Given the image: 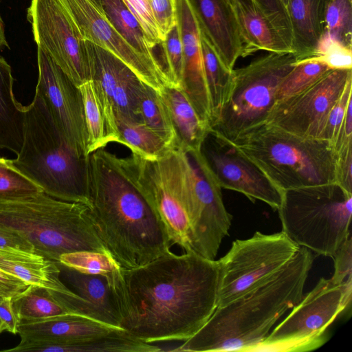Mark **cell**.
I'll use <instances>...</instances> for the list:
<instances>
[{"label":"cell","instance_id":"cell-32","mask_svg":"<svg viewBox=\"0 0 352 352\" xmlns=\"http://www.w3.org/2000/svg\"><path fill=\"white\" fill-rule=\"evenodd\" d=\"M140 120L175 149V134L166 107L156 90L143 83L138 101Z\"/></svg>","mask_w":352,"mask_h":352},{"label":"cell","instance_id":"cell-4","mask_svg":"<svg viewBox=\"0 0 352 352\" xmlns=\"http://www.w3.org/2000/svg\"><path fill=\"white\" fill-rule=\"evenodd\" d=\"M0 224L19 233L35 252L57 263L61 254L76 251L109 253L87 205L44 192L0 199Z\"/></svg>","mask_w":352,"mask_h":352},{"label":"cell","instance_id":"cell-19","mask_svg":"<svg viewBox=\"0 0 352 352\" xmlns=\"http://www.w3.org/2000/svg\"><path fill=\"white\" fill-rule=\"evenodd\" d=\"M200 30L230 70L243 57V43L230 0H190Z\"/></svg>","mask_w":352,"mask_h":352},{"label":"cell","instance_id":"cell-33","mask_svg":"<svg viewBox=\"0 0 352 352\" xmlns=\"http://www.w3.org/2000/svg\"><path fill=\"white\" fill-rule=\"evenodd\" d=\"M103 11L120 34L141 54L156 58L146 43L142 28L137 19L122 0H102Z\"/></svg>","mask_w":352,"mask_h":352},{"label":"cell","instance_id":"cell-20","mask_svg":"<svg viewBox=\"0 0 352 352\" xmlns=\"http://www.w3.org/2000/svg\"><path fill=\"white\" fill-rule=\"evenodd\" d=\"M329 1H288L286 9L292 29V52L296 58V63L316 57L325 34V17Z\"/></svg>","mask_w":352,"mask_h":352},{"label":"cell","instance_id":"cell-31","mask_svg":"<svg viewBox=\"0 0 352 352\" xmlns=\"http://www.w3.org/2000/svg\"><path fill=\"white\" fill-rule=\"evenodd\" d=\"M81 92L87 130V154L102 148L111 142L108 125L102 107L93 81L78 87Z\"/></svg>","mask_w":352,"mask_h":352},{"label":"cell","instance_id":"cell-1","mask_svg":"<svg viewBox=\"0 0 352 352\" xmlns=\"http://www.w3.org/2000/svg\"><path fill=\"white\" fill-rule=\"evenodd\" d=\"M107 280L119 327L146 343L184 341L217 307L218 261L170 251L135 268L121 267Z\"/></svg>","mask_w":352,"mask_h":352},{"label":"cell","instance_id":"cell-3","mask_svg":"<svg viewBox=\"0 0 352 352\" xmlns=\"http://www.w3.org/2000/svg\"><path fill=\"white\" fill-rule=\"evenodd\" d=\"M314 257L300 247L275 273L217 307L206 323L174 351H253L276 321L301 300Z\"/></svg>","mask_w":352,"mask_h":352},{"label":"cell","instance_id":"cell-25","mask_svg":"<svg viewBox=\"0 0 352 352\" xmlns=\"http://www.w3.org/2000/svg\"><path fill=\"white\" fill-rule=\"evenodd\" d=\"M14 80L10 65L0 57V148L17 155L23 141L25 106L14 97Z\"/></svg>","mask_w":352,"mask_h":352},{"label":"cell","instance_id":"cell-36","mask_svg":"<svg viewBox=\"0 0 352 352\" xmlns=\"http://www.w3.org/2000/svg\"><path fill=\"white\" fill-rule=\"evenodd\" d=\"M325 28L324 36L352 49V0H329Z\"/></svg>","mask_w":352,"mask_h":352},{"label":"cell","instance_id":"cell-53","mask_svg":"<svg viewBox=\"0 0 352 352\" xmlns=\"http://www.w3.org/2000/svg\"><path fill=\"white\" fill-rule=\"evenodd\" d=\"M0 296H3L0 293Z\"/></svg>","mask_w":352,"mask_h":352},{"label":"cell","instance_id":"cell-12","mask_svg":"<svg viewBox=\"0 0 352 352\" xmlns=\"http://www.w3.org/2000/svg\"><path fill=\"white\" fill-rule=\"evenodd\" d=\"M27 16L37 46L75 85L80 87L92 79L90 43L82 37L59 0H32Z\"/></svg>","mask_w":352,"mask_h":352},{"label":"cell","instance_id":"cell-15","mask_svg":"<svg viewBox=\"0 0 352 352\" xmlns=\"http://www.w3.org/2000/svg\"><path fill=\"white\" fill-rule=\"evenodd\" d=\"M84 40L116 56L144 84L157 91L168 85L162 65L134 49L105 14L89 0H59Z\"/></svg>","mask_w":352,"mask_h":352},{"label":"cell","instance_id":"cell-28","mask_svg":"<svg viewBox=\"0 0 352 352\" xmlns=\"http://www.w3.org/2000/svg\"><path fill=\"white\" fill-rule=\"evenodd\" d=\"M117 143L129 148L131 153L150 160L164 157L174 147L144 123L115 116Z\"/></svg>","mask_w":352,"mask_h":352},{"label":"cell","instance_id":"cell-48","mask_svg":"<svg viewBox=\"0 0 352 352\" xmlns=\"http://www.w3.org/2000/svg\"><path fill=\"white\" fill-rule=\"evenodd\" d=\"M13 248L34 252L33 246L22 235L14 230L0 224V248Z\"/></svg>","mask_w":352,"mask_h":352},{"label":"cell","instance_id":"cell-29","mask_svg":"<svg viewBox=\"0 0 352 352\" xmlns=\"http://www.w3.org/2000/svg\"><path fill=\"white\" fill-rule=\"evenodd\" d=\"M12 300L19 322L73 314L54 297L52 290L41 287L29 285Z\"/></svg>","mask_w":352,"mask_h":352},{"label":"cell","instance_id":"cell-34","mask_svg":"<svg viewBox=\"0 0 352 352\" xmlns=\"http://www.w3.org/2000/svg\"><path fill=\"white\" fill-rule=\"evenodd\" d=\"M331 69L326 63L315 58L296 63L280 82L276 94L275 102L302 91Z\"/></svg>","mask_w":352,"mask_h":352},{"label":"cell","instance_id":"cell-21","mask_svg":"<svg viewBox=\"0 0 352 352\" xmlns=\"http://www.w3.org/2000/svg\"><path fill=\"white\" fill-rule=\"evenodd\" d=\"M175 134V149L187 153L201 150L210 126L201 119L180 87L164 86L158 91Z\"/></svg>","mask_w":352,"mask_h":352},{"label":"cell","instance_id":"cell-17","mask_svg":"<svg viewBox=\"0 0 352 352\" xmlns=\"http://www.w3.org/2000/svg\"><path fill=\"white\" fill-rule=\"evenodd\" d=\"M201 152L221 188L243 194L252 202L260 200L278 210L283 192L232 144L210 131Z\"/></svg>","mask_w":352,"mask_h":352},{"label":"cell","instance_id":"cell-10","mask_svg":"<svg viewBox=\"0 0 352 352\" xmlns=\"http://www.w3.org/2000/svg\"><path fill=\"white\" fill-rule=\"evenodd\" d=\"M352 276L341 285L321 278L253 351H306L325 342L324 332L349 306Z\"/></svg>","mask_w":352,"mask_h":352},{"label":"cell","instance_id":"cell-14","mask_svg":"<svg viewBox=\"0 0 352 352\" xmlns=\"http://www.w3.org/2000/svg\"><path fill=\"white\" fill-rule=\"evenodd\" d=\"M352 78V69H331L314 84L275 102L266 123L287 132L318 139L330 109Z\"/></svg>","mask_w":352,"mask_h":352},{"label":"cell","instance_id":"cell-24","mask_svg":"<svg viewBox=\"0 0 352 352\" xmlns=\"http://www.w3.org/2000/svg\"><path fill=\"white\" fill-rule=\"evenodd\" d=\"M242 41L243 57L258 50L292 52L289 47L254 0H231Z\"/></svg>","mask_w":352,"mask_h":352},{"label":"cell","instance_id":"cell-5","mask_svg":"<svg viewBox=\"0 0 352 352\" xmlns=\"http://www.w3.org/2000/svg\"><path fill=\"white\" fill-rule=\"evenodd\" d=\"M88 156L68 144L35 94L25 106L23 144L16 158L11 160L13 165L47 195L89 207Z\"/></svg>","mask_w":352,"mask_h":352},{"label":"cell","instance_id":"cell-54","mask_svg":"<svg viewBox=\"0 0 352 352\" xmlns=\"http://www.w3.org/2000/svg\"><path fill=\"white\" fill-rule=\"evenodd\" d=\"M231 1V0H230Z\"/></svg>","mask_w":352,"mask_h":352},{"label":"cell","instance_id":"cell-46","mask_svg":"<svg viewBox=\"0 0 352 352\" xmlns=\"http://www.w3.org/2000/svg\"><path fill=\"white\" fill-rule=\"evenodd\" d=\"M352 145L336 153V183L352 194Z\"/></svg>","mask_w":352,"mask_h":352},{"label":"cell","instance_id":"cell-11","mask_svg":"<svg viewBox=\"0 0 352 352\" xmlns=\"http://www.w3.org/2000/svg\"><path fill=\"white\" fill-rule=\"evenodd\" d=\"M299 248L283 231L272 234L256 231L251 238L234 241L228 253L218 260L217 307L230 302L275 273Z\"/></svg>","mask_w":352,"mask_h":352},{"label":"cell","instance_id":"cell-2","mask_svg":"<svg viewBox=\"0 0 352 352\" xmlns=\"http://www.w3.org/2000/svg\"><path fill=\"white\" fill-rule=\"evenodd\" d=\"M89 210L109 252L124 269L142 266L170 251L160 217L129 179L118 157L98 149L88 156Z\"/></svg>","mask_w":352,"mask_h":352},{"label":"cell","instance_id":"cell-44","mask_svg":"<svg viewBox=\"0 0 352 352\" xmlns=\"http://www.w3.org/2000/svg\"><path fill=\"white\" fill-rule=\"evenodd\" d=\"M150 4L162 41L177 25L176 0H150Z\"/></svg>","mask_w":352,"mask_h":352},{"label":"cell","instance_id":"cell-30","mask_svg":"<svg viewBox=\"0 0 352 352\" xmlns=\"http://www.w3.org/2000/svg\"><path fill=\"white\" fill-rule=\"evenodd\" d=\"M200 33L204 70L212 103L213 121L227 98L232 82L234 69L230 70L225 66L204 34L201 30Z\"/></svg>","mask_w":352,"mask_h":352},{"label":"cell","instance_id":"cell-23","mask_svg":"<svg viewBox=\"0 0 352 352\" xmlns=\"http://www.w3.org/2000/svg\"><path fill=\"white\" fill-rule=\"evenodd\" d=\"M122 329L76 314L41 320L20 322L17 333L21 340L51 339L76 340L103 336Z\"/></svg>","mask_w":352,"mask_h":352},{"label":"cell","instance_id":"cell-27","mask_svg":"<svg viewBox=\"0 0 352 352\" xmlns=\"http://www.w3.org/2000/svg\"><path fill=\"white\" fill-rule=\"evenodd\" d=\"M58 265L74 292L98 310L104 322L120 328L107 277L82 273Z\"/></svg>","mask_w":352,"mask_h":352},{"label":"cell","instance_id":"cell-42","mask_svg":"<svg viewBox=\"0 0 352 352\" xmlns=\"http://www.w3.org/2000/svg\"><path fill=\"white\" fill-rule=\"evenodd\" d=\"M331 69H352V49L345 47L326 36L322 38L315 58Z\"/></svg>","mask_w":352,"mask_h":352},{"label":"cell","instance_id":"cell-16","mask_svg":"<svg viewBox=\"0 0 352 352\" xmlns=\"http://www.w3.org/2000/svg\"><path fill=\"white\" fill-rule=\"evenodd\" d=\"M38 78L35 94L48 109L68 144L87 157V130L81 92L50 56L37 48Z\"/></svg>","mask_w":352,"mask_h":352},{"label":"cell","instance_id":"cell-22","mask_svg":"<svg viewBox=\"0 0 352 352\" xmlns=\"http://www.w3.org/2000/svg\"><path fill=\"white\" fill-rule=\"evenodd\" d=\"M0 268L29 285L61 294L72 292L60 280V268L43 255L13 248H0Z\"/></svg>","mask_w":352,"mask_h":352},{"label":"cell","instance_id":"cell-8","mask_svg":"<svg viewBox=\"0 0 352 352\" xmlns=\"http://www.w3.org/2000/svg\"><path fill=\"white\" fill-rule=\"evenodd\" d=\"M296 63L292 52H269L234 69L227 98L213 120L210 131L232 141L265 123L275 103L280 82Z\"/></svg>","mask_w":352,"mask_h":352},{"label":"cell","instance_id":"cell-40","mask_svg":"<svg viewBox=\"0 0 352 352\" xmlns=\"http://www.w3.org/2000/svg\"><path fill=\"white\" fill-rule=\"evenodd\" d=\"M351 101L352 78L349 80L341 96L327 115L318 139L333 144L344 120L347 107Z\"/></svg>","mask_w":352,"mask_h":352},{"label":"cell","instance_id":"cell-9","mask_svg":"<svg viewBox=\"0 0 352 352\" xmlns=\"http://www.w3.org/2000/svg\"><path fill=\"white\" fill-rule=\"evenodd\" d=\"M125 175L139 189L165 225L173 244L193 252L186 210L190 178L188 154L174 149L156 160L131 153L118 157Z\"/></svg>","mask_w":352,"mask_h":352},{"label":"cell","instance_id":"cell-38","mask_svg":"<svg viewBox=\"0 0 352 352\" xmlns=\"http://www.w3.org/2000/svg\"><path fill=\"white\" fill-rule=\"evenodd\" d=\"M43 192L21 173L11 160L0 157V199H12Z\"/></svg>","mask_w":352,"mask_h":352},{"label":"cell","instance_id":"cell-26","mask_svg":"<svg viewBox=\"0 0 352 352\" xmlns=\"http://www.w3.org/2000/svg\"><path fill=\"white\" fill-rule=\"evenodd\" d=\"M93 59V81L106 117L111 142H117L115 116L112 108L114 88L130 69L109 52L90 43Z\"/></svg>","mask_w":352,"mask_h":352},{"label":"cell","instance_id":"cell-50","mask_svg":"<svg viewBox=\"0 0 352 352\" xmlns=\"http://www.w3.org/2000/svg\"><path fill=\"white\" fill-rule=\"evenodd\" d=\"M8 43L6 40L3 21L0 15V50L5 47H8Z\"/></svg>","mask_w":352,"mask_h":352},{"label":"cell","instance_id":"cell-43","mask_svg":"<svg viewBox=\"0 0 352 352\" xmlns=\"http://www.w3.org/2000/svg\"><path fill=\"white\" fill-rule=\"evenodd\" d=\"M292 50V29L286 7L281 0H254Z\"/></svg>","mask_w":352,"mask_h":352},{"label":"cell","instance_id":"cell-39","mask_svg":"<svg viewBox=\"0 0 352 352\" xmlns=\"http://www.w3.org/2000/svg\"><path fill=\"white\" fill-rule=\"evenodd\" d=\"M160 44L162 46L164 62L163 69L168 80V85L181 88L184 57L177 23Z\"/></svg>","mask_w":352,"mask_h":352},{"label":"cell","instance_id":"cell-49","mask_svg":"<svg viewBox=\"0 0 352 352\" xmlns=\"http://www.w3.org/2000/svg\"><path fill=\"white\" fill-rule=\"evenodd\" d=\"M29 285L0 268V293L3 296H11L23 292Z\"/></svg>","mask_w":352,"mask_h":352},{"label":"cell","instance_id":"cell-51","mask_svg":"<svg viewBox=\"0 0 352 352\" xmlns=\"http://www.w3.org/2000/svg\"><path fill=\"white\" fill-rule=\"evenodd\" d=\"M99 10L104 12L102 0H89Z\"/></svg>","mask_w":352,"mask_h":352},{"label":"cell","instance_id":"cell-35","mask_svg":"<svg viewBox=\"0 0 352 352\" xmlns=\"http://www.w3.org/2000/svg\"><path fill=\"white\" fill-rule=\"evenodd\" d=\"M58 263L78 272L109 278L120 267L109 253L81 250L63 254Z\"/></svg>","mask_w":352,"mask_h":352},{"label":"cell","instance_id":"cell-45","mask_svg":"<svg viewBox=\"0 0 352 352\" xmlns=\"http://www.w3.org/2000/svg\"><path fill=\"white\" fill-rule=\"evenodd\" d=\"M334 273L331 280L341 285L352 276V237L350 234L333 256Z\"/></svg>","mask_w":352,"mask_h":352},{"label":"cell","instance_id":"cell-6","mask_svg":"<svg viewBox=\"0 0 352 352\" xmlns=\"http://www.w3.org/2000/svg\"><path fill=\"white\" fill-rule=\"evenodd\" d=\"M229 142L282 191L336 182V154L329 142L266 122Z\"/></svg>","mask_w":352,"mask_h":352},{"label":"cell","instance_id":"cell-18","mask_svg":"<svg viewBox=\"0 0 352 352\" xmlns=\"http://www.w3.org/2000/svg\"><path fill=\"white\" fill-rule=\"evenodd\" d=\"M176 10L184 57L181 89L201 119L210 126L212 107L204 70L199 25L190 0H176Z\"/></svg>","mask_w":352,"mask_h":352},{"label":"cell","instance_id":"cell-52","mask_svg":"<svg viewBox=\"0 0 352 352\" xmlns=\"http://www.w3.org/2000/svg\"><path fill=\"white\" fill-rule=\"evenodd\" d=\"M288 1L289 0H281V1L283 2V3L285 5V7L287 4Z\"/></svg>","mask_w":352,"mask_h":352},{"label":"cell","instance_id":"cell-37","mask_svg":"<svg viewBox=\"0 0 352 352\" xmlns=\"http://www.w3.org/2000/svg\"><path fill=\"white\" fill-rule=\"evenodd\" d=\"M144 82L128 69L116 85L112 94L114 116L140 121L138 113L140 90Z\"/></svg>","mask_w":352,"mask_h":352},{"label":"cell","instance_id":"cell-13","mask_svg":"<svg viewBox=\"0 0 352 352\" xmlns=\"http://www.w3.org/2000/svg\"><path fill=\"white\" fill-rule=\"evenodd\" d=\"M188 154L191 168L186 209L192 251L214 260L223 239L228 235L232 216L225 207L222 188L201 150Z\"/></svg>","mask_w":352,"mask_h":352},{"label":"cell","instance_id":"cell-7","mask_svg":"<svg viewBox=\"0 0 352 352\" xmlns=\"http://www.w3.org/2000/svg\"><path fill=\"white\" fill-rule=\"evenodd\" d=\"M282 231L300 247L333 257L351 234L352 194L336 182L283 192Z\"/></svg>","mask_w":352,"mask_h":352},{"label":"cell","instance_id":"cell-47","mask_svg":"<svg viewBox=\"0 0 352 352\" xmlns=\"http://www.w3.org/2000/svg\"><path fill=\"white\" fill-rule=\"evenodd\" d=\"M12 297L0 296V333L7 331L16 334L19 319L12 307Z\"/></svg>","mask_w":352,"mask_h":352},{"label":"cell","instance_id":"cell-41","mask_svg":"<svg viewBox=\"0 0 352 352\" xmlns=\"http://www.w3.org/2000/svg\"><path fill=\"white\" fill-rule=\"evenodd\" d=\"M122 1L140 24L148 46L153 50L160 44L162 38L153 15L150 0Z\"/></svg>","mask_w":352,"mask_h":352}]
</instances>
